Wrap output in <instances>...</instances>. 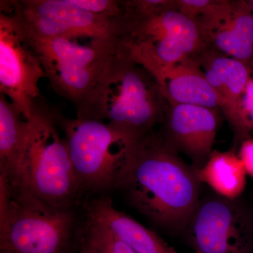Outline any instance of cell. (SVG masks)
<instances>
[{"label": "cell", "mask_w": 253, "mask_h": 253, "mask_svg": "<svg viewBox=\"0 0 253 253\" xmlns=\"http://www.w3.org/2000/svg\"><path fill=\"white\" fill-rule=\"evenodd\" d=\"M86 211V217L106 226L136 253H176L154 231L116 209L108 198L93 200Z\"/></svg>", "instance_id": "9a60e30c"}, {"label": "cell", "mask_w": 253, "mask_h": 253, "mask_svg": "<svg viewBox=\"0 0 253 253\" xmlns=\"http://www.w3.org/2000/svg\"><path fill=\"white\" fill-rule=\"evenodd\" d=\"M199 253V252H196V253Z\"/></svg>", "instance_id": "d4e9b609"}, {"label": "cell", "mask_w": 253, "mask_h": 253, "mask_svg": "<svg viewBox=\"0 0 253 253\" xmlns=\"http://www.w3.org/2000/svg\"><path fill=\"white\" fill-rule=\"evenodd\" d=\"M196 58L188 59L154 76L169 104H190L221 109L219 95L206 79Z\"/></svg>", "instance_id": "4fadbf2b"}, {"label": "cell", "mask_w": 253, "mask_h": 253, "mask_svg": "<svg viewBox=\"0 0 253 253\" xmlns=\"http://www.w3.org/2000/svg\"><path fill=\"white\" fill-rule=\"evenodd\" d=\"M63 134L83 194L117 189L126 158L135 143L107 123L69 118L51 109Z\"/></svg>", "instance_id": "52a82bcc"}, {"label": "cell", "mask_w": 253, "mask_h": 253, "mask_svg": "<svg viewBox=\"0 0 253 253\" xmlns=\"http://www.w3.org/2000/svg\"><path fill=\"white\" fill-rule=\"evenodd\" d=\"M239 157L244 164L246 173L253 177V139H246L243 141Z\"/></svg>", "instance_id": "44dd1931"}, {"label": "cell", "mask_w": 253, "mask_h": 253, "mask_svg": "<svg viewBox=\"0 0 253 253\" xmlns=\"http://www.w3.org/2000/svg\"><path fill=\"white\" fill-rule=\"evenodd\" d=\"M219 125L215 110L190 104H170L166 139L200 168L212 152Z\"/></svg>", "instance_id": "7c38bea8"}, {"label": "cell", "mask_w": 253, "mask_h": 253, "mask_svg": "<svg viewBox=\"0 0 253 253\" xmlns=\"http://www.w3.org/2000/svg\"><path fill=\"white\" fill-rule=\"evenodd\" d=\"M208 83L220 97L221 110L233 126L250 76L248 64L229 56L205 51L197 58Z\"/></svg>", "instance_id": "5bb4252c"}, {"label": "cell", "mask_w": 253, "mask_h": 253, "mask_svg": "<svg viewBox=\"0 0 253 253\" xmlns=\"http://www.w3.org/2000/svg\"><path fill=\"white\" fill-rule=\"evenodd\" d=\"M250 5H251V13H252L253 17V0L252 1H250Z\"/></svg>", "instance_id": "603a6c76"}, {"label": "cell", "mask_w": 253, "mask_h": 253, "mask_svg": "<svg viewBox=\"0 0 253 253\" xmlns=\"http://www.w3.org/2000/svg\"><path fill=\"white\" fill-rule=\"evenodd\" d=\"M8 1L26 31L39 38L78 36L120 41L126 37L124 16L93 14L73 0Z\"/></svg>", "instance_id": "9c48e42d"}, {"label": "cell", "mask_w": 253, "mask_h": 253, "mask_svg": "<svg viewBox=\"0 0 253 253\" xmlns=\"http://www.w3.org/2000/svg\"><path fill=\"white\" fill-rule=\"evenodd\" d=\"M177 152L152 131L133 145L117 186L139 212L166 229L189 224L200 201L196 169Z\"/></svg>", "instance_id": "6da1fadb"}, {"label": "cell", "mask_w": 253, "mask_h": 253, "mask_svg": "<svg viewBox=\"0 0 253 253\" xmlns=\"http://www.w3.org/2000/svg\"><path fill=\"white\" fill-rule=\"evenodd\" d=\"M123 9L129 56L152 76L207 50L204 32L176 1H123Z\"/></svg>", "instance_id": "3957f363"}, {"label": "cell", "mask_w": 253, "mask_h": 253, "mask_svg": "<svg viewBox=\"0 0 253 253\" xmlns=\"http://www.w3.org/2000/svg\"><path fill=\"white\" fill-rule=\"evenodd\" d=\"M235 200L218 196L199 201L189 222L201 253H253V226Z\"/></svg>", "instance_id": "30bf717a"}, {"label": "cell", "mask_w": 253, "mask_h": 253, "mask_svg": "<svg viewBox=\"0 0 253 253\" xmlns=\"http://www.w3.org/2000/svg\"><path fill=\"white\" fill-rule=\"evenodd\" d=\"M44 69L27 33L7 1L0 3V93L29 120L44 99L39 83Z\"/></svg>", "instance_id": "ba28073f"}, {"label": "cell", "mask_w": 253, "mask_h": 253, "mask_svg": "<svg viewBox=\"0 0 253 253\" xmlns=\"http://www.w3.org/2000/svg\"><path fill=\"white\" fill-rule=\"evenodd\" d=\"M194 21L208 42L249 64L253 61V17L249 1H212Z\"/></svg>", "instance_id": "8fae6325"}, {"label": "cell", "mask_w": 253, "mask_h": 253, "mask_svg": "<svg viewBox=\"0 0 253 253\" xmlns=\"http://www.w3.org/2000/svg\"><path fill=\"white\" fill-rule=\"evenodd\" d=\"M79 7L93 13L111 17L123 16V1L116 0H73Z\"/></svg>", "instance_id": "ffe728a7"}, {"label": "cell", "mask_w": 253, "mask_h": 253, "mask_svg": "<svg viewBox=\"0 0 253 253\" xmlns=\"http://www.w3.org/2000/svg\"><path fill=\"white\" fill-rule=\"evenodd\" d=\"M78 234L75 208L47 204L0 175V253H71Z\"/></svg>", "instance_id": "277c9868"}, {"label": "cell", "mask_w": 253, "mask_h": 253, "mask_svg": "<svg viewBox=\"0 0 253 253\" xmlns=\"http://www.w3.org/2000/svg\"><path fill=\"white\" fill-rule=\"evenodd\" d=\"M166 101L154 78L131 59L123 41L76 118L107 123L136 143L154 131Z\"/></svg>", "instance_id": "7a4b0ae2"}, {"label": "cell", "mask_w": 253, "mask_h": 253, "mask_svg": "<svg viewBox=\"0 0 253 253\" xmlns=\"http://www.w3.org/2000/svg\"><path fill=\"white\" fill-rule=\"evenodd\" d=\"M26 32L53 90L71 102L76 111L90 97L124 40L78 36L39 38Z\"/></svg>", "instance_id": "8992f818"}, {"label": "cell", "mask_w": 253, "mask_h": 253, "mask_svg": "<svg viewBox=\"0 0 253 253\" xmlns=\"http://www.w3.org/2000/svg\"><path fill=\"white\" fill-rule=\"evenodd\" d=\"M236 135L246 138L253 130V79L250 78L240 101L239 111L233 126Z\"/></svg>", "instance_id": "d6986e66"}, {"label": "cell", "mask_w": 253, "mask_h": 253, "mask_svg": "<svg viewBox=\"0 0 253 253\" xmlns=\"http://www.w3.org/2000/svg\"><path fill=\"white\" fill-rule=\"evenodd\" d=\"M81 244L90 253H136L106 226L87 217Z\"/></svg>", "instance_id": "ac0fdd59"}, {"label": "cell", "mask_w": 253, "mask_h": 253, "mask_svg": "<svg viewBox=\"0 0 253 253\" xmlns=\"http://www.w3.org/2000/svg\"><path fill=\"white\" fill-rule=\"evenodd\" d=\"M90 253L81 244V249H80L79 253Z\"/></svg>", "instance_id": "7402d4cb"}, {"label": "cell", "mask_w": 253, "mask_h": 253, "mask_svg": "<svg viewBox=\"0 0 253 253\" xmlns=\"http://www.w3.org/2000/svg\"><path fill=\"white\" fill-rule=\"evenodd\" d=\"M11 181L56 207L75 208L83 195L66 140L45 99L36 105L29 119L22 160Z\"/></svg>", "instance_id": "5b68a950"}, {"label": "cell", "mask_w": 253, "mask_h": 253, "mask_svg": "<svg viewBox=\"0 0 253 253\" xmlns=\"http://www.w3.org/2000/svg\"><path fill=\"white\" fill-rule=\"evenodd\" d=\"M28 129L29 120L0 93V174L9 180L16 179Z\"/></svg>", "instance_id": "2e32d148"}, {"label": "cell", "mask_w": 253, "mask_h": 253, "mask_svg": "<svg viewBox=\"0 0 253 253\" xmlns=\"http://www.w3.org/2000/svg\"><path fill=\"white\" fill-rule=\"evenodd\" d=\"M252 63V64H253V61H252V63Z\"/></svg>", "instance_id": "cb8c5ba5"}, {"label": "cell", "mask_w": 253, "mask_h": 253, "mask_svg": "<svg viewBox=\"0 0 253 253\" xmlns=\"http://www.w3.org/2000/svg\"><path fill=\"white\" fill-rule=\"evenodd\" d=\"M200 184L205 183L224 199L235 200L246 186V169L239 156L213 151L202 167L196 168Z\"/></svg>", "instance_id": "e0dca14e"}]
</instances>
